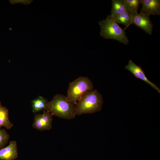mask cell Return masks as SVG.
<instances>
[{
  "instance_id": "16",
  "label": "cell",
  "mask_w": 160,
  "mask_h": 160,
  "mask_svg": "<svg viewBox=\"0 0 160 160\" xmlns=\"http://www.w3.org/2000/svg\"><path fill=\"white\" fill-rule=\"evenodd\" d=\"M9 1L11 4L20 3L25 5L29 4L32 1V0H9Z\"/></svg>"
},
{
  "instance_id": "11",
  "label": "cell",
  "mask_w": 160,
  "mask_h": 160,
  "mask_svg": "<svg viewBox=\"0 0 160 160\" xmlns=\"http://www.w3.org/2000/svg\"><path fill=\"white\" fill-rule=\"evenodd\" d=\"M13 125L9 119L8 109L2 105L0 101V129L4 127L7 129H10Z\"/></svg>"
},
{
  "instance_id": "6",
  "label": "cell",
  "mask_w": 160,
  "mask_h": 160,
  "mask_svg": "<svg viewBox=\"0 0 160 160\" xmlns=\"http://www.w3.org/2000/svg\"><path fill=\"white\" fill-rule=\"evenodd\" d=\"M133 16L132 24L142 29L148 34H151L153 24L151 20L150 16L143 15L137 12L133 14Z\"/></svg>"
},
{
  "instance_id": "14",
  "label": "cell",
  "mask_w": 160,
  "mask_h": 160,
  "mask_svg": "<svg viewBox=\"0 0 160 160\" xmlns=\"http://www.w3.org/2000/svg\"><path fill=\"white\" fill-rule=\"evenodd\" d=\"M124 5L127 10L132 15L137 12L140 5L141 4V0H123Z\"/></svg>"
},
{
  "instance_id": "2",
  "label": "cell",
  "mask_w": 160,
  "mask_h": 160,
  "mask_svg": "<svg viewBox=\"0 0 160 160\" xmlns=\"http://www.w3.org/2000/svg\"><path fill=\"white\" fill-rule=\"evenodd\" d=\"M103 100L101 95L97 89L85 93L76 104V115L91 114L100 111Z\"/></svg>"
},
{
  "instance_id": "15",
  "label": "cell",
  "mask_w": 160,
  "mask_h": 160,
  "mask_svg": "<svg viewBox=\"0 0 160 160\" xmlns=\"http://www.w3.org/2000/svg\"><path fill=\"white\" fill-rule=\"evenodd\" d=\"M9 136L4 129H0V149L4 147L7 143Z\"/></svg>"
},
{
  "instance_id": "1",
  "label": "cell",
  "mask_w": 160,
  "mask_h": 160,
  "mask_svg": "<svg viewBox=\"0 0 160 160\" xmlns=\"http://www.w3.org/2000/svg\"><path fill=\"white\" fill-rule=\"evenodd\" d=\"M45 110L52 115L67 120L73 119L76 116V105L61 94L55 95L52 100L48 102Z\"/></svg>"
},
{
  "instance_id": "10",
  "label": "cell",
  "mask_w": 160,
  "mask_h": 160,
  "mask_svg": "<svg viewBox=\"0 0 160 160\" xmlns=\"http://www.w3.org/2000/svg\"><path fill=\"white\" fill-rule=\"evenodd\" d=\"M112 17L118 23L121 24L125 26L124 30L132 24L133 15L127 10Z\"/></svg>"
},
{
  "instance_id": "5",
  "label": "cell",
  "mask_w": 160,
  "mask_h": 160,
  "mask_svg": "<svg viewBox=\"0 0 160 160\" xmlns=\"http://www.w3.org/2000/svg\"><path fill=\"white\" fill-rule=\"evenodd\" d=\"M52 115L44 110L42 114L36 115L32 126L40 131L49 130L52 128Z\"/></svg>"
},
{
  "instance_id": "7",
  "label": "cell",
  "mask_w": 160,
  "mask_h": 160,
  "mask_svg": "<svg viewBox=\"0 0 160 160\" xmlns=\"http://www.w3.org/2000/svg\"><path fill=\"white\" fill-rule=\"evenodd\" d=\"M127 70L130 71L135 78L140 79L150 85L160 93V89L156 85L151 81L146 76L142 68L134 63L131 60H129L128 64L125 67Z\"/></svg>"
},
{
  "instance_id": "13",
  "label": "cell",
  "mask_w": 160,
  "mask_h": 160,
  "mask_svg": "<svg viewBox=\"0 0 160 160\" xmlns=\"http://www.w3.org/2000/svg\"><path fill=\"white\" fill-rule=\"evenodd\" d=\"M47 102L46 99L41 96L33 100L32 101L33 112L36 113L45 109Z\"/></svg>"
},
{
  "instance_id": "3",
  "label": "cell",
  "mask_w": 160,
  "mask_h": 160,
  "mask_svg": "<svg viewBox=\"0 0 160 160\" xmlns=\"http://www.w3.org/2000/svg\"><path fill=\"white\" fill-rule=\"evenodd\" d=\"M100 35L104 39H112L127 45L129 39L124 29H122L110 15L104 20L99 21Z\"/></svg>"
},
{
  "instance_id": "9",
  "label": "cell",
  "mask_w": 160,
  "mask_h": 160,
  "mask_svg": "<svg viewBox=\"0 0 160 160\" xmlns=\"http://www.w3.org/2000/svg\"><path fill=\"white\" fill-rule=\"evenodd\" d=\"M17 143L12 140L7 146L0 149V160H14L18 157Z\"/></svg>"
},
{
  "instance_id": "12",
  "label": "cell",
  "mask_w": 160,
  "mask_h": 160,
  "mask_svg": "<svg viewBox=\"0 0 160 160\" xmlns=\"http://www.w3.org/2000/svg\"><path fill=\"white\" fill-rule=\"evenodd\" d=\"M110 15L112 17L119 15L127 10L123 0H112Z\"/></svg>"
},
{
  "instance_id": "4",
  "label": "cell",
  "mask_w": 160,
  "mask_h": 160,
  "mask_svg": "<svg viewBox=\"0 0 160 160\" xmlns=\"http://www.w3.org/2000/svg\"><path fill=\"white\" fill-rule=\"evenodd\" d=\"M93 88L92 81L88 77L80 76L70 83L67 98L76 105L85 93L93 90Z\"/></svg>"
},
{
  "instance_id": "8",
  "label": "cell",
  "mask_w": 160,
  "mask_h": 160,
  "mask_svg": "<svg viewBox=\"0 0 160 160\" xmlns=\"http://www.w3.org/2000/svg\"><path fill=\"white\" fill-rule=\"evenodd\" d=\"M141 4L140 14L149 16L160 15V0H141Z\"/></svg>"
}]
</instances>
